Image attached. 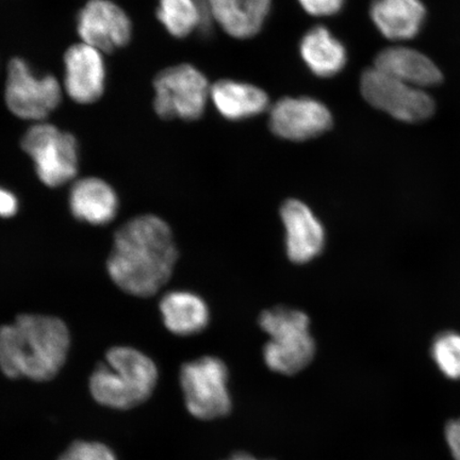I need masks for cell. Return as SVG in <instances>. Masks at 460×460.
<instances>
[{"instance_id": "1", "label": "cell", "mask_w": 460, "mask_h": 460, "mask_svg": "<svg viewBox=\"0 0 460 460\" xmlns=\"http://www.w3.org/2000/svg\"><path fill=\"white\" fill-rule=\"evenodd\" d=\"M177 258L174 235L168 224L156 216H140L115 234L107 269L120 290L149 297L168 283Z\"/></svg>"}, {"instance_id": "2", "label": "cell", "mask_w": 460, "mask_h": 460, "mask_svg": "<svg viewBox=\"0 0 460 460\" xmlns=\"http://www.w3.org/2000/svg\"><path fill=\"white\" fill-rule=\"evenodd\" d=\"M70 332L60 319L22 314L0 329V370L13 379L49 382L65 366Z\"/></svg>"}, {"instance_id": "3", "label": "cell", "mask_w": 460, "mask_h": 460, "mask_svg": "<svg viewBox=\"0 0 460 460\" xmlns=\"http://www.w3.org/2000/svg\"><path fill=\"white\" fill-rule=\"evenodd\" d=\"M158 367L146 354L128 347L113 348L92 373V398L115 411L144 404L156 389Z\"/></svg>"}, {"instance_id": "4", "label": "cell", "mask_w": 460, "mask_h": 460, "mask_svg": "<svg viewBox=\"0 0 460 460\" xmlns=\"http://www.w3.org/2000/svg\"><path fill=\"white\" fill-rule=\"evenodd\" d=\"M259 325L270 336L263 358L272 371L295 376L312 364L316 345L310 333L309 316L301 310L274 307L259 316Z\"/></svg>"}, {"instance_id": "5", "label": "cell", "mask_w": 460, "mask_h": 460, "mask_svg": "<svg viewBox=\"0 0 460 460\" xmlns=\"http://www.w3.org/2000/svg\"><path fill=\"white\" fill-rule=\"evenodd\" d=\"M21 146L45 186L59 188L76 177L80 146L71 132L48 122L36 123L22 135Z\"/></svg>"}, {"instance_id": "6", "label": "cell", "mask_w": 460, "mask_h": 460, "mask_svg": "<svg viewBox=\"0 0 460 460\" xmlns=\"http://www.w3.org/2000/svg\"><path fill=\"white\" fill-rule=\"evenodd\" d=\"M59 79L50 73H39L24 58L14 57L7 66L4 102L17 119L41 123L62 102Z\"/></svg>"}, {"instance_id": "7", "label": "cell", "mask_w": 460, "mask_h": 460, "mask_svg": "<svg viewBox=\"0 0 460 460\" xmlns=\"http://www.w3.org/2000/svg\"><path fill=\"white\" fill-rule=\"evenodd\" d=\"M154 111L161 119L194 122L206 112L211 84L206 75L189 63L172 66L154 79Z\"/></svg>"}, {"instance_id": "8", "label": "cell", "mask_w": 460, "mask_h": 460, "mask_svg": "<svg viewBox=\"0 0 460 460\" xmlns=\"http://www.w3.org/2000/svg\"><path fill=\"white\" fill-rule=\"evenodd\" d=\"M181 387L187 410L194 418L215 420L232 411L228 390V369L224 361L205 356L183 365Z\"/></svg>"}, {"instance_id": "9", "label": "cell", "mask_w": 460, "mask_h": 460, "mask_svg": "<svg viewBox=\"0 0 460 460\" xmlns=\"http://www.w3.org/2000/svg\"><path fill=\"white\" fill-rule=\"evenodd\" d=\"M359 86L369 105L401 122H423L435 112V102L425 90L402 83L374 66L361 74Z\"/></svg>"}, {"instance_id": "10", "label": "cell", "mask_w": 460, "mask_h": 460, "mask_svg": "<svg viewBox=\"0 0 460 460\" xmlns=\"http://www.w3.org/2000/svg\"><path fill=\"white\" fill-rule=\"evenodd\" d=\"M330 108L310 96H287L269 109V128L276 137L291 142L315 139L331 130Z\"/></svg>"}, {"instance_id": "11", "label": "cell", "mask_w": 460, "mask_h": 460, "mask_svg": "<svg viewBox=\"0 0 460 460\" xmlns=\"http://www.w3.org/2000/svg\"><path fill=\"white\" fill-rule=\"evenodd\" d=\"M76 31L83 43L102 53H114L131 42L134 22L112 0H89L78 11Z\"/></svg>"}, {"instance_id": "12", "label": "cell", "mask_w": 460, "mask_h": 460, "mask_svg": "<svg viewBox=\"0 0 460 460\" xmlns=\"http://www.w3.org/2000/svg\"><path fill=\"white\" fill-rule=\"evenodd\" d=\"M107 66L102 51L85 43L70 46L63 56V89L78 105H92L105 93Z\"/></svg>"}, {"instance_id": "13", "label": "cell", "mask_w": 460, "mask_h": 460, "mask_svg": "<svg viewBox=\"0 0 460 460\" xmlns=\"http://www.w3.org/2000/svg\"><path fill=\"white\" fill-rule=\"evenodd\" d=\"M280 217L286 229L287 255L292 262L308 263L323 252L325 229L308 205L288 199L281 206Z\"/></svg>"}, {"instance_id": "14", "label": "cell", "mask_w": 460, "mask_h": 460, "mask_svg": "<svg viewBox=\"0 0 460 460\" xmlns=\"http://www.w3.org/2000/svg\"><path fill=\"white\" fill-rule=\"evenodd\" d=\"M215 25L237 40L254 38L271 14L273 0H209Z\"/></svg>"}, {"instance_id": "15", "label": "cell", "mask_w": 460, "mask_h": 460, "mask_svg": "<svg viewBox=\"0 0 460 460\" xmlns=\"http://www.w3.org/2000/svg\"><path fill=\"white\" fill-rule=\"evenodd\" d=\"M374 67L419 89L441 84L442 74L429 57L404 46L385 49L374 59Z\"/></svg>"}, {"instance_id": "16", "label": "cell", "mask_w": 460, "mask_h": 460, "mask_svg": "<svg viewBox=\"0 0 460 460\" xmlns=\"http://www.w3.org/2000/svg\"><path fill=\"white\" fill-rule=\"evenodd\" d=\"M210 102L218 114L228 120L249 119L270 109L266 91L234 79H220L211 84Z\"/></svg>"}, {"instance_id": "17", "label": "cell", "mask_w": 460, "mask_h": 460, "mask_svg": "<svg viewBox=\"0 0 460 460\" xmlns=\"http://www.w3.org/2000/svg\"><path fill=\"white\" fill-rule=\"evenodd\" d=\"M70 208L79 221L92 226H105L118 214V194L102 178H82L72 186Z\"/></svg>"}, {"instance_id": "18", "label": "cell", "mask_w": 460, "mask_h": 460, "mask_svg": "<svg viewBox=\"0 0 460 460\" xmlns=\"http://www.w3.org/2000/svg\"><path fill=\"white\" fill-rule=\"evenodd\" d=\"M300 56L314 76L332 78L341 74L348 63V50L329 28L318 25L304 34Z\"/></svg>"}, {"instance_id": "19", "label": "cell", "mask_w": 460, "mask_h": 460, "mask_svg": "<svg viewBox=\"0 0 460 460\" xmlns=\"http://www.w3.org/2000/svg\"><path fill=\"white\" fill-rule=\"evenodd\" d=\"M370 16L385 38L402 41L417 36L425 8L420 0H373Z\"/></svg>"}, {"instance_id": "20", "label": "cell", "mask_w": 460, "mask_h": 460, "mask_svg": "<svg viewBox=\"0 0 460 460\" xmlns=\"http://www.w3.org/2000/svg\"><path fill=\"white\" fill-rule=\"evenodd\" d=\"M160 312L166 329L178 336L197 335L209 324L208 306L192 292L168 293L160 302Z\"/></svg>"}, {"instance_id": "21", "label": "cell", "mask_w": 460, "mask_h": 460, "mask_svg": "<svg viewBox=\"0 0 460 460\" xmlns=\"http://www.w3.org/2000/svg\"><path fill=\"white\" fill-rule=\"evenodd\" d=\"M156 15L172 38L186 39L199 31L200 15L194 0H158Z\"/></svg>"}, {"instance_id": "22", "label": "cell", "mask_w": 460, "mask_h": 460, "mask_svg": "<svg viewBox=\"0 0 460 460\" xmlns=\"http://www.w3.org/2000/svg\"><path fill=\"white\" fill-rule=\"evenodd\" d=\"M431 356L438 369L453 381L460 379V335L445 332L436 338L431 348Z\"/></svg>"}, {"instance_id": "23", "label": "cell", "mask_w": 460, "mask_h": 460, "mask_svg": "<svg viewBox=\"0 0 460 460\" xmlns=\"http://www.w3.org/2000/svg\"><path fill=\"white\" fill-rule=\"evenodd\" d=\"M67 450L79 460H119L111 447L97 441L76 440Z\"/></svg>"}, {"instance_id": "24", "label": "cell", "mask_w": 460, "mask_h": 460, "mask_svg": "<svg viewBox=\"0 0 460 460\" xmlns=\"http://www.w3.org/2000/svg\"><path fill=\"white\" fill-rule=\"evenodd\" d=\"M301 8L314 17H332L341 13L345 0H297Z\"/></svg>"}, {"instance_id": "25", "label": "cell", "mask_w": 460, "mask_h": 460, "mask_svg": "<svg viewBox=\"0 0 460 460\" xmlns=\"http://www.w3.org/2000/svg\"><path fill=\"white\" fill-rule=\"evenodd\" d=\"M445 438L454 460H460V418L448 421L445 429Z\"/></svg>"}, {"instance_id": "26", "label": "cell", "mask_w": 460, "mask_h": 460, "mask_svg": "<svg viewBox=\"0 0 460 460\" xmlns=\"http://www.w3.org/2000/svg\"><path fill=\"white\" fill-rule=\"evenodd\" d=\"M199 8L200 15V28L199 33L204 38L211 36L215 28V22L212 19L209 0H194Z\"/></svg>"}, {"instance_id": "27", "label": "cell", "mask_w": 460, "mask_h": 460, "mask_svg": "<svg viewBox=\"0 0 460 460\" xmlns=\"http://www.w3.org/2000/svg\"><path fill=\"white\" fill-rule=\"evenodd\" d=\"M19 210V200L7 189L0 187V217H11Z\"/></svg>"}, {"instance_id": "28", "label": "cell", "mask_w": 460, "mask_h": 460, "mask_svg": "<svg viewBox=\"0 0 460 460\" xmlns=\"http://www.w3.org/2000/svg\"><path fill=\"white\" fill-rule=\"evenodd\" d=\"M226 460H261L258 459L254 456H250L247 453H235L232 457H229Z\"/></svg>"}, {"instance_id": "29", "label": "cell", "mask_w": 460, "mask_h": 460, "mask_svg": "<svg viewBox=\"0 0 460 460\" xmlns=\"http://www.w3.org/2000/svg\"><path fill=\"white\" fill-rule=\"evenodd\" d=\"M58 460H79L76 456H73V454L67 450L63 452Z\"/></svg>"}]
</instances>
